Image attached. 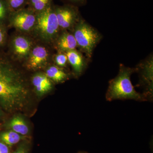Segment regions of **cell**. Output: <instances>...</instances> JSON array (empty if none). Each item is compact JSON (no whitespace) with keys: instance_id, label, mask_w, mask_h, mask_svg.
I'll return each instance as SVG.
<instances>
[{"instance_id":"cell-11","label":"cell","mask_w":153,"mask_h":153,"mask_svg":"<svg viewBox=\"0 0 153 153\" xmlns=\"http://www.w3.org/2000/svg\"><path fill=\"white\" fill-rule=\"evenodd\" d=\"M14 55L18 58H25L29 56L31 51V41L23 36H18L13 41Z\"/></svg>"},{"instance_id":"cell-24","label":"cell","mask_w":153,"mask_h":153,"mask_svg":"<svg viewBox=\"0 0 153 153\" xmlns=\"http://www.w3.org/2000/svg\"><path fill=\"white\" fill-rule=\"evenodd\" d=\"M78 153H89L85 152H79Z\"/></svg>"},{"instance_id":"cell-6","label":"cell","mask_w":153,"mask_h":153,"mask_svg":"<svg viewBox=\"0 0 153 153\" xmlns=\"http://www.w3.org/2000/svg\"><path fill=\"white\" fill-rule=\"evenodd\" d=\"M135 68L136 72L138 73L139 75V85L144 89L142 94L148 101H151L153 98V55H150L145 60L138 64Z\"/></svg>"},{"instance_id":"cell-9","label":"cell","mask_w":153,"mask_h":153,"mask_svg":"<svg viewBox=\"0 0 153 153\" xmlns=\"http://www.w3.org/2000/svg\"><path fill=\"white\" fill-rule=\"evenodd\" d=\"M28 57V66L35 69L45 64L50 58V55L45 47L37 46L31 50Z\"/></svg>"},{"instance_id":"cell-8","label":"cell","mask_w":153,"mask_h":153,"mask_svg":"<svg viewBox=\"0 0 153 153\" xmlns=\"http://www.w3.org/2000/svg\"><path fill=\"white\" fill-rule=\"evenodd\" d=\"M68 62L71 65L74 74L76 76L82 75L87 68L89 59L82 52L76 49L66 52Z\"/></svg>"},{"instance_id":"cell-14","label":"cell","mask_w":153,"mask_h":153,"mask_svg":"<svg viewBox=\"0 0 153 153\" xmlns=\"http://www.w3.org/2000/svg\"><path fill=\"white\" fill-rule=\"evenodd\" d=\"M10 126L13 131L19 134L26 135L29 132L27 126L23 119L20 117L17 116L13 118L11 120Z\"/></svg>"},{"instance_id":"cell-12","label":"cell","mask_w":153,"mask_h":153,"mask_svg":"<svg viewBox=\"0 0 153 153\" xmlns=\"http://www.w3.org/2000/svg\"><path fill=\"white\" fill-rule=\"evenodd\" d=\"M33 85L39 93H44L51 90L52 84L47 75L37 74L33 77Z\"/></svg>"},{"instance_id":"cell-4","label":"cell","mask_w":153,"mask_h":153,"mask_svg":"<svg viewBox=\"0 0 153 153\" xmlns=\"http://www.w3.org/2000/svg\"><path fill=\"white\" fill-rule=\"evenodd\" d=\"M33 29L39 37L45 41H55L61 30L52 4L45 10L36 13V22Z\"/></svg>"},{"instance_id":"cell-23","label":"cell","mask_w":153,"mask_h":153,"mask_svg":"<svg viewBox=\"0 0 153 153\" xmlns=\"http://www.w3.org/2000/svg\"><path fill=\"white\" fill-rule=\"evenodd\" d=\"M13 153H27V152L24 147L21 146Z\"/></svg>"},{"instance_id":"cell-19","label":"cell","mask_w":153,"mask_h":153,"mask_svg":"<svg viewBox=\"0 0 153 153\" xmlns=\"http://www.w3.org/2000/svg\"><path fill=\"white\" fill-rule=\"evenodd\" d=\"M55 60L57 66L60 68L66 67L68 63L67 55L64 52H59L55 55Z\"/></svg>"},{"instance_id":"cell-7","label":"cell","mask_w":153,"mask_h":153,"mask_svg":"<svg viewBox=\"0 0 153 153\" xmlns=\"http://www.w3.org/2000/svg\"><path fill=\"white\" fill-rule=\"evenodd\" d=\"M36 13L30 8L11 12L9 20L14 27L22 32H29L34 28Z\"/></svg>"},{"instance_id":"cell-21","label":"cell","mask_w":153,"mask_h":153,"mask_svg":"<svg viewBox=\"0 0 153 153\" xmlns=\"http://www.w3.org/2000/svg\"><path fill=\"white\" fill-rule=\"evenodd\" d=\"M0 153H9L8 147L3 142H0Z\"/></svg>"},{"instance_id":"cell-13","label":"cell","mask_w":153,"mask_h":153,"mask_svg":"<svg viewBox=\"0 0 153 153\" xmlns=\"http://www.w3.org/2000/svg\"><path fill=\"white\" fill-rule=\"evenodd\" d=\"M46 75L48 78L57 82H63L68 79V74L62 68L52 66L47 69Z\"/></svg>"},{"instance_id":"cell-16","label":"cell","mask_w":153,"mask_h":153,"mask_svg":"<svg viewBox=\"0 0 153 153\" xmlns=\"http://www.w3.org/2000/svg\"><path fill=\"white\" fill-rule=\"evenodd\" d=\"M52 1L53 0H28V7L38 13L52 4Z\"/></svg>"},{"instance_id":"cell-17","label":"cell","mask_w":153,"mask_h":153,"mask_svg":"<svg viewBox=\"0 0 153 153\" xmlns=\"http://www.w3.org/2000/svg\"><path fill=\"white\" fill-rule=\"evenodd\" d=\"M11 12L25 8L28 5V0H5Z\"/></svg>"},{"instance_id":"cell-1","label":"cell","mask_w":153,"mask_h":153,"mask_svg":"<svg viewBox=\"0 0 153 153\" xmlns=\"http://www.w3.org/2000/svg\"><path fill=\"white\" fill-rule=\"evenodd\" d=\"M135 72V68L120 64L117 76L109 81L105 96L107 101L128 99L140 102L148 101L143 94L137 92L132 84L131 76Z\"/></svg>"},{"instance_id":"cell-2","label":"cell","mask_w":153,"mask_h":153,"mask_svg":"<svg viewBox=\"0 0 153 153\" xmlns=\"http://www.w3.org/2000/svg\"><path fill=\"white\" fill-rule=\"evenodd\" d=\"M7 55L0 52V98L7 99L23 89L22 76Z\"/></svg>"},{"instance_id":"cell-15","label":"cell","mask_w":153,"mask_h":153,"mask_svg":"<svg viewBox=\"0 0 153 153\" xmlns=\"http://www.w3.org/2000/svg\"><path fill=\"white\" fill-rule=\"evenodd\" d=\"M0 140L7 146H11L19 142L21 140V137L16 132L10 131L1 134Z\"/></svg>"},{"instance_id":"cell-3","label":"cell","mask_w":153,"mask_h":153,"mask_svg":"<svg viewBox=\"0 0 153 153\" xmlns=\"http://www.w3.org/2000/svg\"><path fill=\"white\" fill-rule=\"evenodd\" d=\"M72 33L79 51L90 60L94 48L102 38L101 34L82 18L74 27Z\"/></svg>"},{"instance_id":"cell-18","label":"cell","mask_w":153,"mask_h":153,"mask_svg":"<svg viewBox=\"0 0 153 153\" xmlns=\"http://www.w3.org/2000/svg\"><path fill=\"white\" fill-rule=\"evenodd\" d=\"M11 12L5 0H0V22L9 19Z\"/></svg>"},{"instance_id":"cell-22","label":"cell","mask_w":153,"mask_h":153,"mask_svg":"<svg viewBox=\"0 0 153 153\" xmlns=\"http://www.w3.org/2000/svg\"><path fill=\"white\" fill-rule=\"evenodd\" d=\"M5 38L6 35L4 30L0 27V45L4 43Z\"/></svg>"},{"instance_id":"cell-10","label":"cell","mask_w":153,"mask_h":153,"mask_svg":"<svg viewBox=\"0 0 153 153\" xmlns=\"http://www.w3.org/2000/svg\"><path fill=\"white\" fill-rule=\"evenodd\" d=\"M58 52L66 53L77 48L76 40L72 33L63 30L54 41Z\"/></svg>"},{"instance_id":"cell-5","label":"cell","mask_w":153,"mask_h":153,"mask_svg":"<svg viewBox=\"0 0 153 153\" xmlns=\"http://www.w3.org/2000/svg\"><path fill=\"white\" fill-rule=\"evenodd\" d=\"M55 13L61 31H71L81 19L78 7L64 4L62 6L55 5Z\"/></svg>"},{"instance_id":"cell-20","label":"cell","mask_w":153,"mask_h":153,"mask_svg":"<svg viewBox=\"0 0 153 153\" xmlns=\"http://www.w3.org/2000/svg\"><path fill=\"white\" fill-rule=\"evenodd\" d=\"M64 4H66L79 7L84 5L86 2V0H61Z\"/></svg>"}]
</instances>
